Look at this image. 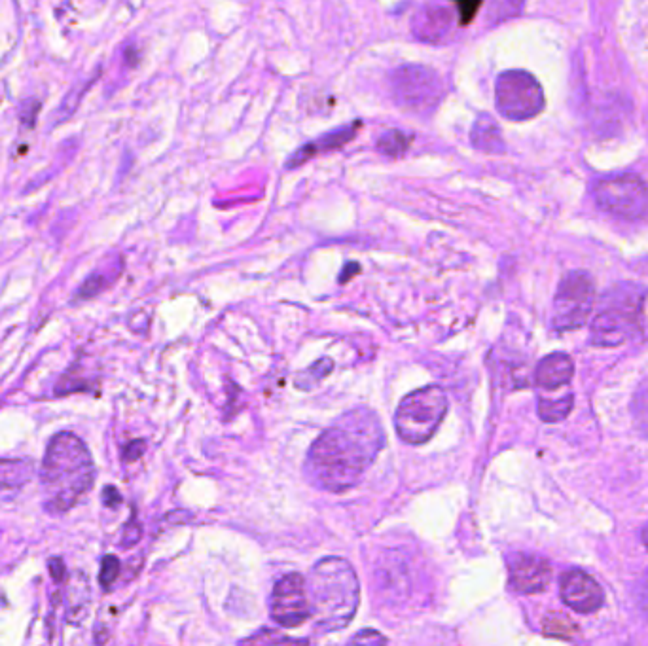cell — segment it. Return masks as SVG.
Listing matches in <instances>:
<instances>
[{
    "label": "cell",
    "instance_id": "obj_1",
    "mask_svg": "<svg viewBox=\"0 0 648 646\" xmlns=\"http://www.w3.org/2000/svg\"><path fill=\"white\" fill-rule=\"evenodd\" d=\"M385 440L378 413L368 408L343 413L309 448L307 480L330 493L355 487L376 461Z\"/></svg>",
    "mask_w": 648,
    "mask_h": 646
},
{
    "label": "cell",
    "instance_id": "obj_2",
    "mask_svg": "<svg viewBox=\"0 0 648 646\" xmlns=\"http://www.w3.org/2000/svg\"><path fill=\"white\" fill-rule=\"evenodd\" d=\"M44 508L59 516L69 512L95 482V465L88 446L72 432H59L50 440L42 472Z\"/></svg>",
    "mask_w": 648,
    "mask_h": 646
},
{
    "label": "cell",
    "instance_id": "obj_3",
    "mask_svg": "<svg viewBox=\"0 0 648 646\" xmlns=\"http://www.w3.org/2000/svg\"><path fill=\"white\" fill-rule=\"evenodd\" d=\"M307 599L311 618L323 631L347 628L360 603V584L353 565L343 557H324L309 575Z\"/></svg>",
    "mask_w": 648,
    "mask_h": 646
},
{
    "label": "cell",
    "instance_id": "obj_4",
    "mask_svg": "<svg viewBox=\"0 0 648 646\" xmlns=\"http://www.w3.org/2000/svg\"><path fill=\"white\" fill-rule=\"evenodd\" d=\"M448 395L438 385L404 396L395 412L396 434L410 446L427 444L448 413Z\"/></svg>",
    "mask_w": 648,
    "mask_h": 646
},
{
    "label": "cell",
    "instance_id": "obj_5",
    "mask_svg": "<svg viewBox=\"0 0 648 646\" xmlns=\"http://www.w3.org/2000/svg\"><path fill=\"white\" fill-rule=\"evenodd\" d=\"M396 105L415 114H431L446 97V84L425 65H400L389 78Z\"/></svg>",
    "mask_w": 648,
    "mask_h": 646
},
{
    "label": "cell",
    "instance_id": "obj_6",
    "mask_svg": "<svg viewBox=\"0 0 648 646\" xmlns=\"http://www.w3.org/2000/svg\"><path fill=\"white\" fill-rule=\"evenodd\" d=\"M595 203L611 215L637 222L648 218V186L633 173H620L594 184Z\"/></svg>",
    "mask_w": 648,
    "mask_h": 646
},
{
    "label": "cell",
    "instance_id": "obj_7",
    "mask_svg": "<svg viewBox=\"0 0 648 646\" xmlns=\"http://www.w3.org/2000/svg\"><path fill=\"white\" fill-rule=\"evenodd\" d=\"M595 304L594 279L586 271H571L559 283L552 302V326L569 332L588 323Z\"/></svg>",
    "mask_w": 648,
    "mask_h": 646
},
{
    "label": "cell",
    "instance_id": "obj_8",
    "mask_svg": "<svg viewBox=\"0 0 648 646\" xmlns=\"http://www.w3.org/2000/svg\"><path fill=\"white\" fill-rule=\"evenodd\" d=\"M495 105L506 120L525 122L542 112L544 91L533 74L506 71L495 82Z\"/></svg>",
    "mask_w": 648,
    "mask_h": 646
},
{
    "label": "cell",
    "instance_id": "obj_9",
    "mask_svg": "<svg viewBox=\"0 0 648 646\" xmlns=\"http://www.w3.org/2000/svg\"><path fill=\"white\" fill-rule=\"evenodd\" d=\"M271 618L281 628H298L311 618L306 578L298 573L283 576L271 593Z\"/></svg>",
    "mask_w": 648,
    "mask_h": 646
},
{
    "label": "cell",
    "instance_id": "obj_10",
    "mask_svg": "<svg viewBox=\"0 0 648 646\" xmlns=\"http://www.w3.org/2000/svg\"><path fill=\"white\" fill-rule=\"evenodd\" d=\"M637 332L635 309L611 306L601 309L590 324V341L599 347H618Z\"/></svg>",
    "mask_w": 648,
    "mask_h": 646
},
{
    "label": "cell",
    "instance_id": "obj_11",
    "mask_svg": "<svg viewBox=\"0 0 648 646\" xmlns=\"http://www.w3.org/2000/svg\"><path fill=\"white\" fill-rule=\"evenodd\" d=\"M510 586L518 593H539L552 578V567L544 557L516 554L508 561Z\"/></svg>",
    "mask_w": 648,
    "mask_h": 646
},
{
    "label": "cell",
    "instance_id": "obj_12",
    "mask_svg": "<svg viewBox=\"0 0 648 646\" xmlns=\"http://www.w3.org/2000/svg\"><path fill=\"white\" fill-rule=\"evenodd\" d=\"M561 597L565 605L580 614H590L603 607V590L594 578L582 571H569L561 576Z\"/></svg>",
    "mask_w": 648,
    "mask_h": 646
},
{
    "label": "cell",
    "instance_id": "obj_13",
    "mask_svg": "<svg viewBox=\"0 0 648 646\" xmlns=\"http://www.w3.org/2000/svg\"><path fill=\"white\" fill-rule=\"evenodd\" d=\"M453 14L442 4H425L412 19V31L423 42H442L451 31Z\"/></svg>",
    "mask_w": 648,
    "mask_h": 646
},
{
    "label": "cell",
    "instance_id": "obj_14",
    "mask_svg": "<svg viewBox=\"0 0 648 646\" xmlns=\"http://www.w3.org/2000/svg\"><path fill=\"white\" fill-rule=\"evenodd\" d=\"M360 126H362V124L357 120V122H353V124L336 127V129H332V131H328V133L321 135L315 143H307L306 146L298 148V150L288 158V169H296V167L304 165L309 158H313V156H317V154H323V152H330V150L342 148V146H345L349 141L355 139V135L359 133Z\"/></svg>",
    "mask_w": 648,
    "mask_h": 646
},
{
    "label": "cell",
    "instance_id": "obj_15",
    "mask_svg": "<svg viewBox=\"0 0 648 646\" xmlns=\"http://www.w3.org/2000/svg\"><path fill=\"white\" fill-rule=\"evenodd\" d=\"M575 376V364L565 353H550L535 368V383L544 391H558Z\"/></svg>",
    "mask_w": 648,
    "mask_h": 646
},
{
    "label": "cell",
    "instance_id": "obj_16",
    "mask_svg": "<svg viewBox=\"0 0 648 646\" xmlns=\"http://www.w3.org/2000/svg\"><path fill=\"white\" fill-rule=\"evenodd\" d=\"M470 143L487 154H503L506 148L501 127L489 114H480L474 122L470 129Z\"/></svg>",
    "mask_w": 648,
    "mask_h": 646
},
{
    "label": "cell",
    "instance_id": "obj_17",
    "mask_svg": "<svg viewBox=\"0 0 648 646\" xmlns=\"http://www.w3.org/2000/svg\"><path fill=\"white\" fill-rule=\"evenodd\" d=\"M33 463L25 459H0V491H18L33 478Z\"/></svg>",
    "mask_w": 648,
    "mask_h": 646
},
{
    "label": "cell",
    "instance_id": "obj_18",
    "mask_svg": "<svg viewBox=\"0 0 648 646\" xmlns=\"http://www.w3.org/2000/svg\"><path fill=\"white\" fill-rule=\"evenodd\" d=\"M573 393H565V395L554 396H540L539 400V415L542 421L546 423H558L561 419H565L571 410H573Z\"/></svg>",
    "mask_w": 648,
    "mask_h": 646
},
{
    "label": "cell",
    "instance_id": "obj_19",
    "mask_svg": "<svg viewBox=\"0 0 648 646\" xmlns=\"http://www.w3.org/2000/svg\"><path fill=\"white\" fill-rule=\"evenodd\" d=\"M239 646H309L304 639H292L279 629L264 628L243 639Z\"/></svg>",
    "mask_w": 648,
    "mask_h": 646
},
{
    "label": "cell",
    "instance_id": "obj_20",
    "mask_svg": "<svg viewBox=\"0 0 648 646\" xmlns=\"http://www.w3.org/2000/svg\"><path fill=\"white\" fill-rule=\"evenodd\" d=\"M412 141H414V135L404 133L400 129H389L379 137L376 148L385 156H402L410 148Z\"/></svg>",
    "mask_w": 648,
    "mask_h": 646
},
{
    "label": "cell",
    "instance_id": "obj_21",
    "mask_svg": "<svg viewBox=\"0 0 648 646\" xmlns=\"http://www.w3.org/2000/svg\"><path fill=\"white\" fill-rule=\"evenodd\" d=\"M334 370V362L330 359L317 360L315 364H311L306 372H302L300 376L296 377V385L298 389H313L321 379L328 376Z\"/></svg>",
    "mask_w": 648,
    "mask_h": 646
},
{
    "label": "cell",
    "instance_id": "obj_22",
    "mask_svg": "<svg viewBox=\"0 0 648 646\" xmlns=\"http://www.w3.org/2000/svg\"><path fill=\"white\" fill-rule=\"evenodd\" d=\"M69 622H71L72 614L74 616H84V611L88 607V599H90V590L86 586V582L78 584L72 580L71 592H69Z\"/></svg>",
    "mask_w": 648,
    "mask_h": 646
},
{
    "label": "cell",
    "instance_id": "obj_23",
    "mask_svg": "<svg viewBox=\"0 0 648 646\" xmlns=\"http://www.w3.org/2000/svg\"><path fill=\"white\" fill-rule=\"evenodd\" d=\"M544 631L546 635H554V637H569L576 631V626L565 616H559L556 612H550L544 620Z\"/></svg>",
    "mask_w": 648,
    "mask_h": 646
},
{
    "label": "cell",
    "instance_id": "obj_24",
    "mask_svg": "<svg viewBox=\"0 0 648 646\" xmlns=\"http://www.w3.org/2000/svg\"><path fill=\"white\" fill-rule=\"evenodd\" d=\"M120 571H122V565H120V559L116 556H105V559L101 561V573H99V582L101 586L108 590L120 576Z\"/></svg>",
    "mask_w": 648,
    "mask_h": 646
},
{
    "label": "cell",
    "instance_id": "obj_25",
    "mask_svg": "<svg viewBox=\"0 0 648 646\" xmlns=\"http://www.w3.org/2000/svg\"><path fill=\"white\" fill-rule=\"evenodd\" d=\"M347 646H389V643L385 635H381L376 629H362L355 637H351Z\"/></svg>",
    "mask_w": 648,
    "mask_h": 646
},
{
    "label": "cell",
    "instance_id": "obj_26",
    "mask_svg": "<svg viewBox=\"0 0 648 646\" xmlns=\"http://www.w3.org/2000/svg\"><path fill=\"white\" fill-rule=\"evenodd\" d=\"M635 324H637V334H641L645 340H648V290L635 304Z\"/></svg>",
    "mask_w": 648,
    "mask_h": 646
},
{
    "label": "cell",
    "instance_id": "obj_27",
    "mask_svg": "<svg viewBox=\"0 0 648 646\" xmlns=\"http://www.w3.org/2000/svg\"><path fill=\"white\" fill-rule=\"evenodd\" d=\"M633 413L637 419V425L648 434V391L639 393L633 400Z\"/></svg>",
    "mask_w": 648,
    "mask_h": 646
},
{
    "label": "cell",
    "instance_id": "obj_28",
    "mask_svg": "<svg viewBox=\"0 0 648 646\" xmlns=\"http://www.w3.org/2000/svg\"><path fill=\"white\" fill-rule=\"evenodd\" d=\"M141 535H143V529H141V523L135 518V514L131 516V520L127 521L126 527H124V535H122V548H131L135 546L139 540H141Z\"/></svg>",
    "mask_w": 648,
    "mask_h": 646
},
{
    "label": "cell",
    "instance_id": "obj_29",
    "mask_svg": "<svg viewBox=\"0 0 648 646\" xmlns=\"http://www.w3.org/2000/svg\"><path fill=\"white\" fill-rule=\"evenodd\" d=\"M455 8L459 10V23L467 25L476 16V12L482 8V2H457Z\"/></svg>",
    "mask_w": 648,
    "mask_h": 646
},
{
    "label": "cell",
    "instance_id": "obj_30",
    "mask_svg": "<svg viewBox=\"0 0 648 646\" xmlns=\"http://www.w3.org/2000/svg\"><path fill=\"white\" fill-rule=\"evenodd\" d=\"M144 449H146V444H144L143 440H133L124 448L122 457H124L126 463H135V461H139L143 457Z\"/></svg>",
    "mask_w": 648,
    "mask_h": 646
},
{
    "label": "cell",
    "instance_id": "obj_31",
    "mask_svg": "<svg viewBox=\"0 0 648 646\" xmlns=\"http://www.w3.org/2000/svg\"><path fill=\"white\" fill-rule=\"evenodd\" d=\"M48 567H50V575H52V578H54V582L61 584V582L65 580V576H67L65 561H63L61 557H54V559H50Z\"/></svg>",
    "mask_w": 648,
    "mask_h": 646
},
{
    "label": "cell",
    "instance_id": "obj_32",
    "mask_svg": "<svg viewBox=\"0 0 648 646\" xmlns=\"http://www.w3.org/2000/svg\"><path fill=\"white\" fill-rule=\"evenodd\" d=\"M103 503H105L107 508H118L122 504V495L118 493L116 487L108 485V487H105V491H103Z\"/></svg>",
    "mask_w": 648,
    "mask_h": 646
},
{
    "label": "cell",
    "instance_id": "obj_33",
    "mask_svg": "<svg viewBox=\"0 0 648 646\" xmlns=\"http://www.w3.org/2000/svg\"><path fill=\"white\" fill-rule=\"evenodd\" d=\"M637 597H639V605H641V609H643V612L648 616V573L647 576L643 578L641 586H639Z\"/></svg>",
    "mask_w": 648,
    "mask_h": 646
},
{
    "label": "cell",
    "instance_id": "obj_34",
    "mask_svg": "<svg viewBox=\"0 0 648 646\" xmlns=\"http://www.w3.org/2000/svg\"><path fill=\"white\" fill-rule=\"evenodd\" d=\"M359 270V264H347V266H345V270H343V273H345V275H342V277H340V283H347V281H349V279L353 277V273H351V271Z\"/></svg>",
    "mask_w": 648,
    "mask_h": 646
},
{
    "label": "cell",
    "instance_id": "obj_35",
    "mask_svg": "<svg viewBox=\"0 0 648 646\" xmlns=\"http://www.w3.org/2000/svg\"><path fill=\"white\" fill-rule=\"evenodd\" d=\"M643 542H645V546L648 548V525L643 529Z\"/></svg>",
    "mask_w": 648,
    "mask_h": 646
}]
</instances>
